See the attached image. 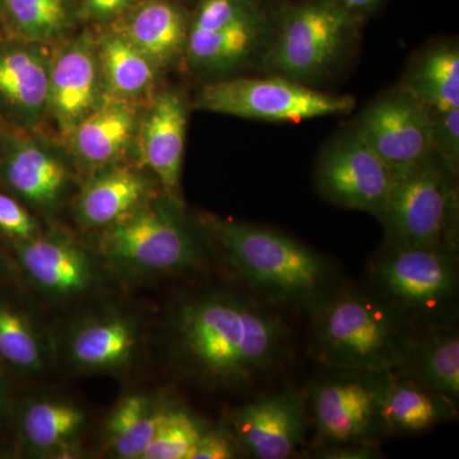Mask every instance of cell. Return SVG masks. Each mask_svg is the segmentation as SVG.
<instances>
[{
    "instance_id": "cell-28",
    "label": "cell",
    "mask_w": 459,
    "mask_h": 459,
    "mask_svg": "<svg viewBox=\"0 0 459 459\" xmlns=\"http://www.w3.org/2000/svg\"><path fill=\"white\" fill-rule=\"evenodd\" d=\"M83 425V411L65 401L31 402L20 416L23 442L40 453L65 451L74 442Z\"/></svg>"
},
{
    "instance_id": "cell-19",
    "label": "cell",
    "mask_w": 459,
    "mask_h": 459,
    "mask_svg": "<svg viewBox=\"0 0 459 459\" xmlns=\"http://www.w3.org/2000/svg\"><path fill=\"white\" fill-rule=\"evenodd\" d=\"M18 263L42 291L72 298L89 291L96 282V265L89 252L71 238L38 235L14 241Z\"/></svg>"
},
{
    "instance_id": "cell-14",
    "label": "cell",
    "mask_w": 459,
    "mask_h": 459,
    "mask_svg": "<svg viewBox=\"0 0 459 459\" xmlns=\"http://www.w3.org/2000/svg\"><path fill=\"white\" fill-rule=\"evenodd\" d=\"M353 128L391 169L394 177L433 153L431 108L401 86L374 100Z\"/></svg>"
},
{
    "instance_id": "cell-39",
    "label": "cell",
    "mask_w": 459,
    "mask_h": 459,
    "mask_svg": "<svg viewBox=\"0 0 459 459\" xmlns=\"http://www.w3.org/2000/svg\"><path fill=\"white\" fill-rule=\"evenodd\" d=\"M5 0H0V32H2L3 11H4Z\"/></svg>"
},
{
    "instance_id": "cell-29",
    "label": "cell",
    "mask_w": 459,
    "mask_h": 459,
    "mask_svg": "<svg viewBox=\"0 0 459 459\" xmlns=\"http://www.w3.org/2000/svg\"><path fill=\"white\" fill-rule=\"evenodd\" d=\"M165 409L143 395H126L108 421V443L117 458L142 459Z\"/></svg>"
},
{
    "instance_id": "cell-15",
    "label": "cell",
    "mask_w": 459,
    "mask_h": 459,
    "mask_svg": "<svg viewBox=\"0 0 459 459\" xmlns=\"http://www.w3.org/2000/svg\"><path fill=\"white\" fill-rule=\"evenodd\" d=\"M307 391L286 386L231 410L228 425L243 455L255 459L295 457L309 431Z\"/></svg>"
},
{
    "instance_id": "cell-34",
    "label": "cell",
    "mask_w": 459,
    "mask_h": 459,
    "mask_svg": "<svg viewBox=\"0 0 459 459\" xmlns=\"http://www.w3.org/2000/svg\"><path fill=\"white\" fill-rule=\"evenodd\" d=\"M244 457L240 446L228 425L222 428H205L190 459H232Z\"/></svg>"
},
{
    "instance_id": "cell-18",
    "label": "cell",
    "mask_w": 459,
    "mask_h": 459,
    "mask_svg": "<svg viewBox=\"0 0 459 459\" xmlns=\"http://www.w3.org/2000/svg\"><path fill=\"white\" fill-rule=\"evenodd\" d=\"M144 102L108 98L63 141L78 168L90 172L126 161L134 152Z\"/></svg>"
},
{
    "instance_id": "cell-12",
    "label": "cell",
    "mask_w": 459,
    "mask_h": 459,
    "mask_svg": "<svg viewBox=\"0 0 459 459\" xmlns=\"http://www.w3.org/2000/svg\"><path fill=\"white\" fill-rule=\"evenodd\" d=\"M0 132V179L13 197L44 213L56 212L74 183V162L65 147L39 131Z\"/></svg>"
},
{
    "instance_id": "cell-5",
    "label": "cell",
    "mask_w": 459,
    "mask_h": 459,
    "mask_svg": "<svg viewBox=\"0 0 459 459\" xmlns=\"http://www.w3.org/2000/svg\"><path fill=\"white\" fill-rule=\"evenodd\" d=\"M101 249L132 276H160L197 268L204 261V234L190 226L179 199L153 195L102 229Z\"/></svg>"
},
{
    "instance_id": "cell-24",
    "label": "cell",
    "mask_w": 459,
    "mask_h": 459,
    "mask_svg": "<svg viewBox=\"0 0 459 459\" xmlns=\"http://www.w3.org/2000/svg\"><path fill=\"white\" fill-rule=\"evenodd\" d=\"M457 401L404 377H392L383 407L385 435L427 433L457 419Z\"/></svg>"
},
{
    "instance_id": "cell-3",
    "label": "cell",
    "mask_w": 459,
    "mask_h": 459,
    "mask_svg": "<svg viewBox=\"0 0 459 459\" xmlns=\"http://www.w3.org/2000/svg\"><path fill=\"white\" fill-rule=\"evenodd\" d=\"M322 367L394 371L416 328L373 287L338 282L305 313Z\"/></svg>"
},
{
    "instance_id": "cell-40",
    "label": "cell",
    "mask_w": 459,
    "mask_h": 459,
    "mask_svg": "<svg viewBox=\"0 0 459 459\" xmlns=\"http://www.w3.org/2000/svg\"><path fill=\"white\" fill-rule=\"evenodd\" d=\"M5 272V261L4 258H3V255H0V276H2L3 273Z\"/></svg>"
},
{
    "instance_id": "cell-33",
    "label": "cell",
    "mask_w": 459,
    "mask_h": 459,
    "mask_svg": "<svg viewBox=\"0 0 459 459\" xmlns=\"http://www.w3.org/2000/svg\"><path fill=\"white\" fill-rule=\"evenodd\" d=\"M0 231L14 241L29 240L40 235V226L22 202L0 192Z\"/></svg>"
},
{
    "instance_id": "cell-7",
    "label": "cell",
    "mask_w": 459,
    "mask_h": 459,
    "mask_svg": "<svg viewBox=\"0 0 459 459\" xmlns=\"http://www.w3.org/2000/svg\"><path fill=\"white\" fill-rule=\"evenodd\" d=\"M394 374L322 367L307 389L314 446H376L386 437L383 407Z\"/></svg>"
},
{
    "instance_id": "cell-32",
    "label": "cell",
    "mask_w": 459,
    "mask_h": 459,
    "mask_svg": "<svg viewBox=\"0 0 459 459\" xmlns=\"http://www.w3.org/2000/svg\"><path fill=\"white\" fill-rule=\"evenodd\" d=\"M431 150L440 161L457 172L459 169V108L433 110Z\"/></svg>"
},
{
    "instance_id": "cell-23",
    "label": "cell",
    "mask_w": 459,
    "mask_h": 459,
    "mask_svg": "<svg viewBox=\"0 0 459 459\" xmlns=\"http://www.w3.org/2000/svg\"><path fill=\"white\" fill-rule=\"evenodd\" d=\"M108 98L144 102L157 90L161 71L113 27L95 31Z\"/></svg>"
},
{
    "instance_id": "cell-22",
    "label": "cell",
    "mask_w": 459,
    "mask_h": 459,
    "mask_svg": "<svg viewBox=\"0 0 459 459\" xmlns=\"http://www.w3.org/2000/svg\"><path fill=\"white\" fill-rule=\"evenodd\" d=\"M392 374L458 402L459 333L455 323L416 332Z\"/></svg>"
},
{
    "instance_id": "cell-2",
    "label": "cell",
    "mask_w": 459,
    "mask_h": 459,
    "mask_svg": "<svg viewBox=\"0 0 459 459\" xmlns=\"http://www.w3.org/2000/svg\"><path fill=\"white\" fill-rule=\"evenodd\" d=\"M201 229L241 286L277 309L307 313L340 282L327 258L279 230L213 214Z\"/></svg>"
},
{
    "instance_id": "cell-13",
    "label": "cell",
    "mask_w": 459,
    "mask_h": 459,
    "mask_svg": "<svg viewBox=\"0 0 459 459\" xmlns=\"http://www.w3.org/2000/svg\"><path fill=\"white\" fill-rule=\"evenodd\" d=\"M108 99L95 31L83 29L56 45L50 63L47 119L62 141Z\"/></svg>"
},
{
    "instance_id": "cell-16",
    "label": "cell",
    "mask_w": 459,
    "mask_h": 459,
    "mask_svg": "<svg viewBox=\"0 0 459 459\" xmlns=\"http://www.w3.org/2000/svg\"><path fill=\"white\" fill-rule=\"evenodd\" d=\"M53 47L0 32V124L39 131L47 120Z\"/></svg>"
},
{
    "instance_id": "cell-21",
    "label": "cell",
    "mask_w": 459,
    "mask_h": 459,
    "mask_svg": "<svg viewBox=\"0 0 459 459\" xmlns=\"http://www.w3.org/2000/svg\"><path fill=\"white\" fill-rule=\"evenodd\" d=\"M165 72L186 63L190 16L175 0H140L108 25Z\"/></svg>"
},
{
    "instance_id": "cell-17",
    "label": "cell",
    "mask_w": 459,
    "mask_h": 459,
    "mask_svg": "<svg viewBox=\"0 0 459 459\" xmlns=\"http://www.w3.org/2000/svg\"><path fill=\"white\" fill-rule=\"evenodd\" d=\"M188 114L180 90H156L142 108L134 146L138 165L155 177L166 195L179 201Z\"/></svg>"
},
{
    "instance_id": "cell-38",
    "label": "cell",
    "mask_w": 459,
    "mask_h": 459,
    "mask_svg": "<svg viewBox=\"0 0 459 459\" xmlns=\"http://www.w3.org/2000/svg\"><path fill=\"white\" fill-rule=\"evenodd\" d=\"M4 395H3L2 389H0V422H2L3 416H4Z\"/></svg>"
},
{
    "instance_id": "cell-1",
    "label": "cell",
    "mask_w": 459,
    "mask_h": 459,
    "mask_svg": "<svg viewBox=\"0 0 459 459\" xmlns=\"http://www.w3.org/2000/svg\"><path fill=\"white\" fill-rule=\"evenodd\" d=\"M281 310L241 287H207L175 301L169 352L181 376L207 389L241 391L289 360L291 334Z\"/></svg>"
},
{
    "instance_id": "cell-20",
    "label": "cell",
    "mask_w": 459,
    "mask_h": 459,
    "mask_svg": "<svg viewBox=\"0 0 459 459\" xmlns=\"http://www.w3.org/2000/svg\"><path fill=\"white\" fill-rule=\"evenodd\" d=\"M155 177L140 165L122 161L91 172L75 202L78 222L105 229L157 195Z\"/></svg>"
},
{
    "instance_id": "cell-37",
    "label": "cell",
    "mask_w": 459,
    "mask_h": 459,
    "mask_svg": "<svg viewBox=\"0 0 459 459\" xmlns=\"http://www.w3.org/2000/svg\"><path fill=\"white\" fill-rule=\"evenodd\" d=\"M346 13L362 23L377 11L385 0H333Z\"/></svg>"
},
{
    "instance_id": "cell-30",
    "label": "cell",
    "mask_w": 459,
    "mask_h": 459,
    "mask_svg": "<svg viewBox=\"0 0 459 459\" xmlns=\"http://www.w3.org/2000/svg\"><path fill=\"white\" fill-rule=\"evenodd\" d=\"M204 430L189 411L166 407L142 459H190Z\"/></svg>"
},
{
    "instance_id": "cell-11",
    "label": "cell",
    "mask_w": 459,
    "mask_h": 459,
    "mask_svg": "<svg viewBox=\"0 0 459 459\" xmlns=\"http://www.w3.org/2000/svg\"><path fill=\"white\" fill-rule=\"evenodd\" d=\"M394 172L355 128L331 140L316 161L314 180L320 197L377 220L385 211Z\"/></svg>"
},
{
    "instance_id": "cell-26",
    "label": "cell",
    "mask_w": 459,
    "mask_h": 459,
    "mask_svg": "<svg viewBox=\"0 0 459 459\" xmlns=\"http://www.w3.org/2000/svg\"><path fill=\"white\" fill-rule=\"evenodd\" d=\"M80 0H5L2 32L56 48L77 32Z\"/></svg>"
},
{
    "instance_id": "cell-25",
    "label": "cell",
    "mask_w": 459,
    "mask_h": 459,
    "mask_svg": "<svg viewBox=\"0 0 459 459\" xmlns=\"http://www.w3.org/2000/svg\"><path fill=\"white\" fill-rule=\"evenodd\" d=\"M137 344L134 323L110 314L87 320L75 329L69 341V352L82 369L114 370L132 360Z\"/></svg>"
},
{
    "instance_id": "cell-4",
    "label": "cell",
    "mask_w": 459,
    "mask_h": 459,
    "mask_svg": "<svg viewBox=\"0 0 459 459\" xmlns=\"http://www.w3.org/2000/svg\"><path fill=\"white\" fill-rule=\"evenodd\" d=\"M371 287L411 325L425 329L455 323L459 291L458 247L383 241L370 261Z\"/></svg>"
},
{
    "instance_id": "cell-6",
    "label": "cell",
    "mask_w": 459,
    "mask_h": 459,
    "mask_svg": "<svg viewBox=\"0 0 459 459\" xmlns=\"http://www.w3.org/2000/svg\"><path fill=\"white\" fill-rule=\"evenodd\" d=\"M361 23L333 0H303L277 12L262 65L300 83L322 80L351 50Z\"/></svg>"
},
{
    "instance_id": "cell-9",
    "label": "cell",
    "mask_w": 459,
    "mask_h": 459,
    "mask_svg": "<svg viewBox=\"0 0 459 459\" xmlns=\"http://www.w3.org/2000/svg\"><path fill=\"white\" fill-rule=\"evenodd\" d=\"M277 12L264 0H201L190 16L186 65L198 74L225 75L261 59Z\"/></svg>"
},
{
    "instance_id": "cell-10",
    "label": "cell",
    "mask_w": 459,
    "mask_h": 459,
    "mask_svg": "<svg viewBox=\"0 0 459 459\" xmlns=\"http://www.w3.org/2000/svg\"><path fill=\"white\" fill-rule=\"evenodd\" d=\"M193 107L210 113L263 120L300 123L351 113L355 99L320 92L289 78H226L205 83Z\"/></svg>"
},
{
    "instance_id": "cell-8",
    "label": "cell",
    "mask_w": 459,
    "mask_h": 459,
    "mask_svg": "<svg viewBox=\"0 0 459 459\" xmlns=\"http://www.w3.org/2000/svg\"><path fill=\"white\" fill-rule=\"evenodd\" d=\"M457 172L434 153L394 175L379 221L386 241L406 246L458 247Z\"/></svg>"
},
{
    "instance_id": "cell-36",
    "label": "cell",
    "mask_w": 459,
    "mask_h": 459,
    "mask_svg": "<svg viewBox=\"0 0 459 459\" xmlns=\"http://www.w3.org/2000/svg\"><path fill=\"white\" fill-rule=\"evenodd\" d=\"M309 455L322 459H376L383 455L376 446H313Z\"/></svg>"
},
{
    "instance_id": "cell-27",
    "label": "cell",
    "mask_w": 459,
    "mask_h": 459,
    "mask_svg": "<svg viewBox=\"0 0 459 459\" xmlns=\"http://www.w3.org/2000/svg\"><path fill=\"white\" fill-rule=\"evenodd\" d=\"M402 89L433 110L459 108V49L457 41L429 45L413 57Z\"/></svg>"
},
{
    "instance_id": "cell-35",
    "label": "cell",
    "mask_w": 459,
    "mask_h": 459,
    "mask_svg": "<svg viewBox=\"0 0 459 459\" xmlns=\"http://www.w3.org/2000/svg\"><path fill=\"white\" fill-rule=\"evenodd\" d=\"M140 0H80L81 22L99 27L111 25Z\"/></svg>"
},
{
    "instance_id": "cell-31",
    "label": "cell",
    "mask_w": 459,
    "mask_h": 459,
    "mask_svg": "<svg viewBox=\"0 0 459 459\" xmlns=\"http://www.w3.org/2000/svg\"><path fill=\"white\" fill-rule=\"evenodd\" d=\"M0 359L26 371L44 367V356L38 334L22 313L11 305L0 303Z\"/></svg>"
}]
</instances>
